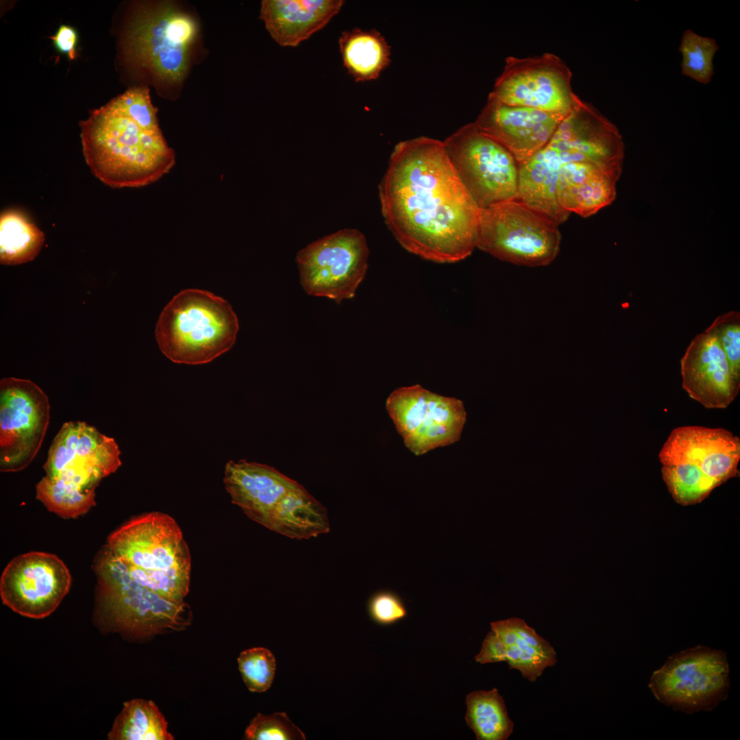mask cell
Masks as SVG:
<instances>
[{"label": "cell", "mask_w": 740, "mask_h": 740, "mask_svg": "<svg viewBox=\"0 0 740 740\" xmlns=\"http://www.w3.org/2000/svg\"><path fill=\"white\" fill-rule=\"evenodd\" d=\"M658 457L663 480L674 500L682 506L695 504L737 476L740 440L724 428L678 427L669 435Z\"/></svg>", "instance_id": "6"}, {"label": "cell", "mask_w": 740, "mask_h": 740, "mask_svg": "<svg viewBox=\"0 0 740 740\" xmlns=\"http://www.w3.org/2000/svg\"><path fill=\"white\" fill-rule=\"evenodd\" d=\"M367 612L371 620L380 626L393 625L408 615L402 598L391 590H380L373 593L367 602Z\"/></svg>", "instance_id": "33"}, {"label": "cell", "mask_w": 740, "mask_h": 740, "mask_svg": "<svg viewBox=\"0 0 740 740\" xmlns=\"http://www.w3.org/2000/svg\"><path fill=\"white\" fill-rule=\"evenodd\" d=\"M682 386L705 408L728 407L737 396L740 380L732 372L717 336L708 328L697 334L680 360Z\"/></svg>", "instance_id": "19"}, {"label": "cell", "mask_w": 740, "mask_h": 740, "mask_svg": "<svg viewBox=\"0 0 740 740\" xmlns=\"http://www.w3.org/2000/svg\"><path fill=\"white\" fill-rule=\"evenodd\" d=\"M248 740L305 739L303 732L287 717L285 713L265 715L257 714L245 730Z\"/></svg>", "instance_id": "31"}, {"label": "cell", "mask_w": 740, "mask_h": 740, "mask_svg": "<svg viewBox=\"0 0 740 740\" xmlns=\"http://www.w3.org/2000/svg\"><path fill=\"white\" fill-rule=\"evenodd\" d=\"M707 328L717 336L732 373L740 380V313L725 312Z\"/></svg>", "instance_id": "32"}, {"label": "cell", "mask_w": 740, "mask_h": 740, "mask_svg": "<svg viewBox=\"0 0 740 740\" xmlns=\"http://www.w3.org/2000/svg\"><path fill=\"white\" fill-rule=\"evenodd\" d=\"M164 717L151 700L125 702L108 735L109 740H173Z\"/></svg>", "instance_id": "26"}, {"label": "cell", "mask_w": 740, "mask_h": 740, "mask_svg": "<svg viewBox=\"0 0 740 740\" xmlns=\"http://www.w3.org/2000/svg\"><path fill=\"white\" fill-rule=\"evenodd\" d=\"M239 330L232 306L213 293L183 290L162 310L155 335L161 352L180 364L210 362L234 345Z\"/></svg>", "instance_id": "7"}, {"label": "cell", "mask_w": 740, "mask_h": 740, "mask_svg": "<svg viewBox=\"0 0 740 740\" xmlns=\"http://www.w3.org/2000/svg\"><path fill=\"white\" fill-rule=\"evenodd\" d=\"M146 86L132 87L79 123L91 173L113 188H140L170 172L175 154L159 126Z\"/></svg>", "instance_id": "3"}, {"label": "cell", "mask_w": 740, "mask_h": 740, "mask_svg": "<svg viewBox=\"0 0 740 740\" xmlns=\"http://www.w3.org/2000/svg\"><path fill=\"white\" fill-rule=\"evenodd\" d=\"M728 674L724 652L698 645L669 656L649 687L660 702L676 711H711L727 698Z\"/></svg>", "instance_id": "10"}, {"label": "cell", "mask_w": 740, "mask_h": 740, "mask_svg": "<svg viewBox=\"0 0 740 740\" xmlns=\"http://www.w3.org/2000/svg\"><path fill=\"white\" fill-rule=\"evenodd\" d=\"M92 568L97 619L112 631L147 637L190 624L192 612L184 600L167 599L135 581L106 545L96 554Z\"/></svg>", "instance_id": "5"}, {"label": "cell", "mask_w": 740, "mask_h": 740, "mask_svg": "<svg viewBox=\"0 0 740 740\" xmlns=\"http://www.w3.org/2000/svg\"><path fill=\"white\" fill-rule=\"evenodd\" d=\"M70 572L57 556L32 552L13 558L0 579L2 602L14 612L32 619L50 615L68 593Z\"/></svg>", "instance_id": "17"}, {"label": "cell", "mask_w": 740, "mask_h": 740, "mask_svg": "<svg viewBox=\"0 0 740 740\" xmlns=\"http://www.w3.org/2000/svg\"><path fill=\"white\" fill-rule=\"evenodd\" d=\"M36 499L63 518H76L96 505L95 489L84 491L60 479L43 477L36 486Z\"/></svg>", "instance_id": "28"}, {"label": "cell", "mask_w": 740, "mask_h": 740, "mask_svg": "<svg viewBox=\"0 0 740 740\" xmlns=\"http://www.w3.org/2000/svg\"><path fill=\"white\" fill-rule=\"evenodd\" d=\"M344 4L343 0H264L260 18L282 47H297L324 27Z\"/></svg>", "instance_id": "21"}, {"label": "cell", "mask_w": 740, "mask_h": 740, "mask_svg": "<svg viewBox=\"0 0 740 740\" xmlns=\"http://www.w3.org/2000/svg\"><path fill=\"white\" fill-rule=\"evenodd\" d=\"M223 482L232 503L262 526L280 500L299 484L272 467L245 460H229Z\"/></svg>", "instance_id": "20"}, {"label": "cell", "mask_w": 740, "mask_h": 740, "mask_svg": "<svg viewBox=\"0 0 740 740\" xmlns=\"http://www.w3.org/2000/svg\"><path fill=\"white\" fill-rule=\"evenodd\" d=\"M199 27L169 1L148 3L132 17L125 37L130 60L164 86L180 85L190 68Z\"/></svg>", "instance_id": "8"}, {"label": "cell", "mask_w": 740, "mask_h": 740, "mask_svg": "<svg viewBox=\"0 0 740 740\" xmlns=\"http://www.w3.org/2000/svg\"><path fill=\"white\" fill-rule=\"evenodd\" d=\"M45 242L44 233L21 212L8 210L0 216V262L16 265L34 260Z\"/></svg>", "instance_id": "27"}, {"label": "cell", "mask_w": 740, "mask_h": 740, "mask_svg": "<svg viewBox=\"0 0 740 740\" xmlns=\"http://www.w3.org/2000/svg\"><path fill=\"white\" fill-rule=\"evenodd\" d=\"M47 395L29 380L0 381V470L25 469L37 455L49 423Z\"/></svg>", "instance_id": "15"}, {"label": "cell", "mask_w": 740, "mask_h": 740, "mask_svg": "<svg viewBox=\"0 0 740 740\" xmlns=\"http://www.w3.org/2000/svg\"><path fill=\"white\" fill-rule=\"evenodd\" d=\"M506 651L503 641L497 634L491 629L482 643L480 652L475 656L476 662L484 665L506 662Z\"/></svg>", "instance_id": "34"}, {"label": "cell", "mask_w": 740, "mask_h": 740, "mask_svg": "<svg viewBox=\"0 0 740 740\" xmlns=\"http://www.w3.org/2000/svg\"><path fill=\"white\" fill-rule=\"evenodd\" d=\"M718 49L715 39L687 29L678 49L682 55V73L700 84H708L714 73L713 60Z\"/></svg>", "instance_id": "29"}, {"label": "cell", "mask_w": 740, "mask_h": 740, "mask_svg": "<svg viewBox=\"0 0 740 740\" xmlns=\"http://www.w3.org/2000/svg\"><path fill=\"white\" fill-rule=\"evenodd\" d=\"M338 43L343 64L356 82L377 79L390 63V47L375 29L344 31Z\"/></svg>", "instance_id": "24"}, {"label": "cell", "mask_w": 740, "mask_h": 740, "mask_svg": "<svg viewBox=\"0 0 740 740\" xmlns=\"http://www.w3.org/2000/svg\"><path fill=\"white\" fill-rule=\"evenodd\" d=\"M490 626L505 645L509 668L530 682H534L547 668L556 665L554 647L523 619L511 617L491 622Z\"/></svg>", "instance_id": "22"}, {"label": "cell", "mask_w": 740, "mask_h": 740, "mask_svg": "<svg viewBox=\"0 0 740 740\" xmlns=\"http://www.w3.org/2000/svg\"><path fill=\"white\" fill-rule=\"evenodd\" d=\"M106 545L135 581L167 599L184 601L191 560L173 518L160 512L133 518L109 535Z\"/></svg>", "instance_id": "4"}, {"label": "cell", "mask_w": 740, "mask_h": 740, "mask_svg": "<svg viewBox=\"0 0 740 740\" xmlns=\"http://www.w3.org/2000/svg\"><path fill=\"white\" fill-rule=\"evenodd\" d=\"M624 157L616 128L594 111L576 108L519 165L517 199L558 225L571 212L590 217L615 200Z\"/></svg>", "instance_id": "2"}, {"label": "cell", "mask_w": 740, "mask_h": 740, "mask_svg": "<svg viewBox=\"0 0 740 740\" xmlns=\"http://www.w3.org/2000/svg\"><path fill=\"white\" fill-rule=\"evenodd\" d=\"M566 116L488 98L473 123L506 148L519 165L549 142Z\"/></svg>", "instance_id": "18"}, {"label": "cell", "mask_w": 740, "mask_h": 740, "mask_svg": "<svg viewBox=\"0 0 740 740\" xmlns=\"http://www.w3.org/2000/svg\"><path fill=\"white\" fill-rule=\"evenodd\" d=\"M465 721L478 740H506L514 723L506 704L496 688L476 691L466 696Z\"/></svg>", "instance_id": "25"}, {"label": "cell", "mask_w": 740, "mask_h": 740, "mask_svg": "<svg viewBox=\"0 0 740 740\" xmlns=\"http://www.w3.org/2000/svg\"><path fill=\"white\" fill-rule=\"evenodd\" d=\"M382 214L408 251L439 263L460 261L476 247L480 216L443 141L399 142L379 185Z\"/></svg>", "instance_id": "1"}, {"label": "cell", "mask_w": 740, "mask_h": 740, "mask_svg": "<svg viewBox=\"0 0 740 740\" xmlns=\"http://www.w3.org/2000/svg\"><path fill=\"white\" fill-rule=\"evenodd\" d=\"M560 242L558 224L517 198L480 209L476 247L500 260L546 266L557 256Z\"/></svg>", "instance_id": "9"}, {"label": "cell", "mask_w": 740, "mask_h": 740, "mask_svg": "<svg viewBox=\"0 0 740 740\" xmlns=\"http://www.w3.org/2000/svg\"><path fill=\"white\" fill-rule=\"evenodd\" d=\"M443 143L463 185L480 209L517 198V162L474 123L463 126Z\"/></svg>", "instance_id": "11"}, {"label": "cell", "mask_w": 740, "mask_h": 740, "mask_svg": "<svg viewBox=\"0 0 740 740\" xmlns=\"http://www.w3.org/2000/svg\"><path fill=\"white\" fill-rule=\"evenodd\" d=\"M238 669L247 689L254 693L268 690L274 679L276 669L273 654L264 648H254L241 652L238 657Z\"/></svg>", "instance_id": "30"}, {"label": "cell", "mask_w": 740, "mask_h": 740, "mask_svg": "<svg viewBox=\"0 0 740 740\" xmlns=\"http://www.w3.org/2000/svg\"><path fill=\"white\" fill-rule=\"evenodd\" d=\"M369 254L366 238L356 229L325 236L297 252L300 284L307 294L337 304L351 299L367 273Z\"/></svg>", "instance_id": "12"}, {"label": "cell", "mask_w": 740, "mask_h": 740, "mask_svg": "<svg viewBox=\"0 0 740 740\" xmlns=\"http://www.w3.org/2000/svg\"><path fill=\"white\" fill-rule=\"evenodd\" d=\"M570 68L557 55L508 56L488 98L510 105L567 115L581 101Z\"/></svg>", "instance_id": "14"}, {"label": "cell", "mask_w": 740, "mask_h": 740, "mask_svg": "<svg viewBox=\"0 0 740 740\" xmlns=\"http://www.w3.org/2000/svg\"><path fill=\"white\" fill-rule=\"evenodd\" d=\"M51 39L58 52L66 55L72 60L77 58L78 35L73 27L66 25H60Z\"/></svg>", "instance_id": "35"}, {"label": "cell", "mask_w": 740, "mask_h": 740, "mask_svg": "<svg viewBox=\"0 0 740 740\" xmlns=\"http://www.w3.org/2000/svg\"><path fill=\"white\" fill-rule=\"evenodd\" d=\"M386 409L405 446L416 456L456 443L467 420L461 400L419 384L395 389Z\"/></svg>", "instance_id": "13"}, {"label": "cell", "mask_w": 740, "mask_h": 740, "mask_svg": "<svg viewBox=\"0 0 740 740\" xmlns=\"http://www.w3.org/2000/svg\"><path fill=\"white\" fill-rule=\"evenodd\" d=\"M120 454L113 438L86 422L68 421L54 437L43 469L51 478L92 490L119 468Z\"/></svg>", "instance_id": "16"}, {"label": "cell", "mask_w": 740, "mask_h": 740, "mask_svg": "<svg viewBox=\"0 0 740 740\" xmlns=\"http://www.w3.org/2000/svg\"><path fill=\"white\" fill-rule=\"evenodd\" d=\"M264 526L299 540L330 532L327 509L299 484L276 504Z\"/></svg>", "instance_id": "23"}]
</instances>
